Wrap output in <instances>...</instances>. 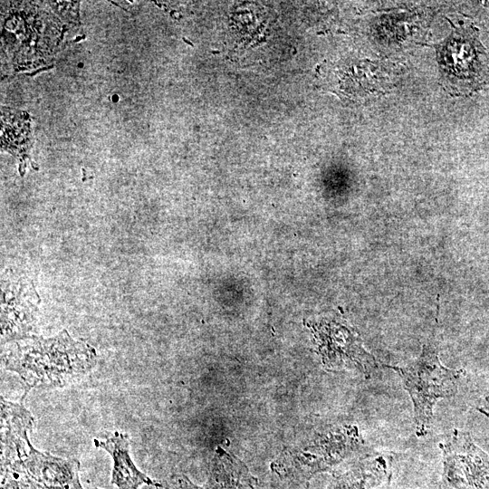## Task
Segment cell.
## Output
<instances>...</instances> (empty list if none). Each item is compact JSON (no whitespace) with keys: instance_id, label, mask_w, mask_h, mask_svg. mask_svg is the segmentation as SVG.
<instances>
[{"instance_id":"cell-1","label":"cell","mask_w":489,"mask_h":489,"mask_svg":"<svg viewBox=\"0 0 489 489\" xmlns=\"http://www.w3.org/2000/svg\"><path fill=\"white\" fill-rule=\"evenodd\" d=\"M2 361L6 369L19 376L24 400L32 388L62 387L89 372L96 364V353L62 331L48 339L27 336L16 340L5 350Z\"/></svg>"},{"instance_id":"cell-2","label":"cell","mask_w":489,"mask_h":489,"mask_svg":"<svg viewBox=\"0 0 489 489\" xmlns=\"http://www.w3.org/2000/svg\"><path fill=\"white\" fill-rule=\"evenodd\" d=\"M386 367L399 375L412 399L417 435H427L435 404L456 392L460 372L442 365L434 341L426 344L420 356L412 363L405 367Z\"/></svg>"},{"instance_id":"cell-3","label":"cell","mask_w":489,"mask_h":489,"mask_svg":"<svg viewBox=\"0 0 489 489\" xmlns=\"http://www.w3.org/2000/svg\"><path fill=\"white\" fill-rule=\"evenodd\" d=\"M436 53L443 82L455 95L478 90L489 76V53L473 26L455 27Z\"/></svg>"},{"instance_id":"cell-4","label":"cell","mask_w":489,"mask_h":489,"mask_svg":"<svg viewBox=\"0 0 489 489\" xmlns=\"http://www.w3.org/2000/svg\"><path fill=\"white\" fill-rule=\"evenodd\" d=\"M443 450L440 489H489V455L476 446L468 433L455 430Z\"/></svg>"},{"instance_id":"cell-5","label":"cell","mask_w":489,"mask_h":489,"mask_svg":"<svg viewBox=\"0 0 489 489\" xmlns=\"http://www.w3.org/2000/svg\"><path fill=\"white\" fill-rule=\"evenodd\" d=\"M315 338L325 365L351 368L370 377L378 368L376 359L367 352L352 330L335 321L314 326Z\"/></svg>"},{"instance_id":"cell-6","label":"cell","mask_w":489,"mask_h":489,"mask_svg":"<svg viewBox=\"0 0 489 489\" xmlns=\"http://www.w3.org/2000/svg\"><path fill=\"white\" fill-rule=\"evenodd\" d=\"M6 467L21 469L41 489H83L76 459L56 457L34 446L23 461Z\"/></svg>"},{"instance_id":"cell-7","label":"cell","mask_w":489,"mask_h":489,"mask_svg":"<svg viewBox=\"0 0 489 489\" xmlns=\"http://www.w3.org/2000/svg\"><path fill=\"white\" fill-rule=\"evenodd\" d=\"M34 418L23 404L1 398V467L23 461L32 448Z\"/></svg>"},{"instance_id":"cell-8","label":"cell","mask_w":489,"mask_h":489,"mask_svg":"<svg viewBox=\"0 0 489 489\" xmlns=\"http://www.w3.org/2000/svg\"><path fill=\"white\" fill-rule=\"evenodd\" d=\"M94 444L110 455L113 462L111 484L119 489H139L142 484H154L132 462L128 435L116 432L105 440L94 439Z\"/></svg>"},{"instance_id":"cell-9","label":"cell","mask_w":489,"mask_h":489,"mask_svg":"<svg viewBox=\"0 0 489 489\" xmlns=\"http://www.w3.org/2000/svg\"><path fill=\"white\" fill-rule=\"evenodd\" d=\"M1 469V489H40L21 469L10 467Z\"/></svg>"},{"instance_id":"cell-10","label":"cell","mask_w":489,"mask_h":489,"mask_svg":"<svg viewBox=\"0 0 489 489\" xmlns=\"http://www.w3.org/2000/svg\"><path fill=\"white\" fill-rule=\"evenodd\" d=\"M153 487L150 489H163L159 484H153ZM173 489H193L189 486L187 482L175 483V487Z\"/></svg>"},{"instance_id":"cell-11","label":"cell","mask_w":489,"mask_h":489,"mask_svg":"<svg viewBox=\"0 0 489 489\" xmlns=\"http://www.w3.org/2000/svg\"><path fill=\"white\" fill-rule=\"evenodd\" d=\"M480 411H481L483 414H484V415H486V416L489 417V414H488L486 411H484V410H483V409H480Z\"/></svg>"},{"instance_id":"cell-12","label":"cell","mask_w":489,"mask_h":489,"mask_svg":"<svg viewBox=\"0 0 489 489\" xmlns=\"http://www.w3.org/2000/svg\"><path fill=\"white\" fill-rule=\"evenodd\" d=\"M488 400H489V397H488Z\"/></svg>"},{"instance_id":"cell-13","label":"cell","mask_w":489,"mask_h":489,"mask_svg":"<svg viewBox=\"0 0 489 489\" xmlns=\"http://www.w3.org/2000/svg\"><path fill=\"white\" fill-rule=\"evenodd\" d=\"M96 489H98V488H96Z\"/></svg>"},{"instance_id":"cell-14","label":"cell","mask_w":489,"mask_h":489,"mask_svg":"<svg viewBox=\"0 0 489 489\" xmlns=\"http://www.w3.org/2000/svg\"><path fill=\"white\" fill-rule=\"evenodd\" d=\"M41 489V488H40Z\"/></svg>"}]
</instances>
